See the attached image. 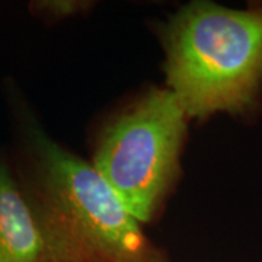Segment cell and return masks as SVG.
Here are the masks:
<instances>
[{
	"label": "cell",
	"instance_id": "1",
	"mask_svg": "<svg viewBox=\"0 0 262 262\" xmlns=\"http://www.w3.org/2000/svg\"><path fill=\"white\" fill-rule=\"evenodd\" d=\"M8 88L10 159L42 241L41 262H166L94 165L54 140Z\"/></svg>",
	"mask_w": 262,
	"mask_h": 262
},
{
	"label": "cell",
	"instance_id": "2",
	"mask_svg": "<svg viewBox=\"0 0 262 262\" xmlns=\"http://www.w3.org/2000/svg\"><path fill=\"white\" fill-rule=\"evenodd\" d=\"M168 89L188 118L242 114L262 86V6L192 2L162 29Z\"/></svg>",
	"mask_w": 262,
	"mask_h": 262
},
{
	"label": "cell",
	"instance_id": "3",
	"mask_svg": "<svg viewBox=\"0 0 262 262\" xmlns=\"http://www.w3.org/2000/svg\"><path fill=\"white\" fill-rule=\"evenodd\" d=\"M187 114L169 89H151L105 125L92 165L140 223L158 217L181 173Z\"/></svg>",
	"mask_w": 262,
	"mask_h": 262
},
{
	"label": "cell",
	"instance_id": "4",
	"mask_svg": "<svg viewBox=\"0 0 262 262\" xmlns=\"http://www.w3.org/2000/svg\"><path fill=\"white\" fill-rule=\"evenodd\" d=\"M42 241L10 156L0 151V262H41Z\"/></svg>",
	"mask_w": 262,
	"mask_h": 262
},
{
	"label": "cell",
	"instance_id": "5",
	"mask_svg": "<svg viewBox=\"0 0 262 262\" xmlns=\"http://www.w3.org/2000/svg\"><path fill=\"white\" fill-rule=\"evenodd\" d=\"M89 2L77 0H37L29 3V12L35 18L46 22H56L76 16L82 10L89 8Z\"/></svg>",
	"mask_w": 262,
	"mask_h": 262
}]
</instances>
